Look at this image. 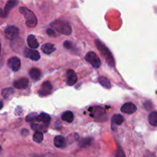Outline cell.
I'll use <instances>...</instances> for the list:
<instances>
[{"label": "cell", "mask_w": 157, "mask_h": 157, "mask_svg": "<svg viewBox=\"0 0 157 157\" xmlns=\"http://www.w3.org/2000/svg\"><path fill=\"white\" fill-rule=\"evenodd\" d=\"M95 44H96L97 48H98V50L100 51V52H101V53L102 54L103 56L105 58L107 64H108L110 67H113V66H114V59H113V57L112 56V54L110 53L109 49L107 48L100 40H95Z\"/></svg>", "instance_id": "6da1fadb"}, {"label": "cell", "mask_w": 157, "mask_h": 157, "mask_svg": "<svg viewBox=\"0 0 157 157\" xmlns=\"http://www.w3.org/2000/svg\"><path fill=\"white\" fill-rule=\"evenodd\" d=\"M19 11L25 18V23L28 27L34 28L36 26L37 23H38V20H37V18L35 14H34V12H32L29 9L25 7L20 8Z\"/></svg>", "instance_id": "7a4b0ae2"}, {"label": "cell", "mask_w": 157, "mask_h": 157, "mask_svg": "<svg viewBox=\"0 0 157 157\" xmlns=\"http://www.w3.org/2000/svg\"><path fill=\"white\" fill-rule=\"evenodd\" d=\"M90 116L98 121H106L107 120V115L105 110L101 107H93L89 109Z\"/></svg>", "instance_id": "3957f363"}, {"label": "cell", "mask_w": 157, "mask_h": 157, "mask_svg": "<svg viewBox=\"0 0 157 157\" xmlns=\"http://www.w3.org/2000/svg\"><path fill=\"white\" fill-rule=\"evenodd\" d=\"M52 26L55 28V29H56L58 32H61L64 35H70L71 32V28L70 25L66 21H57L55 23H53Z\"/></svg>", "instance_id": "277c9868"}, {"label": "cell", "mask_w": 157, "mask_h": 157, "mask_svg": "<svg viewBox=\"0 0 157 157\" xmlns=\"http://www.w3.org/2000/svg\"><path fill=\"white\" fill-rule=\"evenodd\" d=\"M85 60L89 63L90 64H91L94 68H98L101 66V60H100L99 57L97 55L96 53H94V52H89L85 56Z\"/></svg>", "instance_id": "5b68a950"}, {"label": "cell", "mask_w": 157, "mask_h": 157, "mask_svg": "<svg viewBox=\"0 0 157 157\" xmlns=\"http://www.w3.org/2000/svg\"><path fill=\"white\" fill-rule=\"evenodd\" d=\"M4 33L6 38L12 40L18 36V33H19V30H18V28H16L15 26L10 25L6 28Z\"/></svg>", "instance_id": "8992f818"}, {"label": "cell", "mask_w": 157, "mask_h": 157, "mask_svg": "<svg viewBox=\"0 0 157 157\" xmlns=\"http://www.w3.org/2000/svg\"><path fill=\"white\" fill-rule=\"evenodd\" d=\"M52 89H53V87H52V84L49 81H45V82L41 84V87L38 90V94L41 97L47 96V95L50 94L52 93Z\"/></svg>", "instance_id": "52a82bcc"}, {"label": "cell", "mask_w": 157, "mask_h": 157, "mask_svg": "<svg viewBox=\"0 0 157 157\" xmlns=\"http://www.w3.org/2000/svg\"><path fill=\"white\" fill-rule=\"evenodd\" d=\"M8 66L13 71H18L21 67V61L18 57H12L8 61Z\"/></svg>", "instance_id": "ba28073f"}, {"label": "cell", "mask_w": 157, "mask_h": 157, "mask_svg": "<svg viewBox=\"0 0 157 157\" xmlns=\"http://www.w3.org/2000/svg\"><path fill=\"white\" fill-rule=\"evenodd\" d=\"M136 107L133 103L128 102L124 104V105L121 107V111L123 113H127V114H132L134 112H136Z\"/></svg>", "instance_id": "9c48e42d"}, {"label": "cell", "mask_w": 157, "mask_h": 157, "mask_svg": "<svg viewBox=\"0 0 157 157\" xmlns=\"http://www.w3.org/2000/svg\"><path fill=\"white\" fill-rule=\"evenodd\" d=\"M25 56L33 61H38L40 59V54L38 51L34 49H26L25 51Z\"/></svg>", "instance_id": "30bf717a"}, {"label": "cell", "mask_w": 157, "mask_h": 157, "mask_svg": "<svg viewBox=\"0 0 157 157\" xmlns=\"http://www.w3.org/2000/svg\"><path fill=\"white\" fill-rule=\"evenodd\" d=\"M67 84L69 86H73L78 81V77L75 72L72 70H68L67 71Z\"/></svg>", "instance_id": "8fae6325"}, {"label": "cell", "mask_w": 157, "mask_h": 157, "mask_svg": "<svg viewBox=\"0 0 157 157\" xmlns=\"http://www.w3.org/2000/svg\"><path fill=\"white\" fill-rule=\"evenodd\" d=\"M29 81L27 78H20L13 83V86L17 89H25L29 86Z\"/></svg>", "instance_id": "7c38bea8"}, {"label": "cell", "mask_w": 157, "mask_h": 157, "mask_svg": "<svg viewBox=\"0 0 157 157\" xmlns=\"http://www.w3.org/2000/svg\"><path fill=\"white\" fill-rule=\"evenodd\" d=\"M54 144L56 147L60 149L65 148L67 146V143H66V140L62 136H55L54 139Z\"/></svg>", "instance_id": "4fadbf2b"}, {"label": "cell", "mask_w": 157, "mask_h": 157, "mask_svg": "<svg viewBox=\"0 0 157 157\" xmlns=\"http://www.w3.org/2000/svg\"><path fill=\"white\" fill-rule=\"evenodd\" d=\"M35 121H37V122H42L43 124L48 125L51 121V117L48 114H47V113H42L40 115H38Z\"/></svg>", "instance_id": "5bb4252c"}, {"label": "cell", "mask_w": 157, "mask_h": 157, "mask_svg": "<svg viewBox=\"0 0 157 157\" xmlns=\"http://www.w3.org/2000/svg\"><path fill=\"white\" fill-rule=\"evenodd\" d=\"M27 41H28V44H29V47L32 49H36L38 47V45H39L38 41H37V39L35 38V37L33 35H29Z\"/></svg>", "instance_id": "9a60e30c"}, {"label": "cell", "mask_w": 157, "mask_h": 157, "mask_svg": "<svg viewBox=\"0 0 157 157\" xmlns=\"http://www.w3.org/2000/svg\"><path fill=\"white\" fill-rule=\"evenodd\" d=\"M41 50L44 52V54H47V55H50L52 52L55 51V47L54 44H52V43H46V44H43L42 47H41Z\"/></svg>", "instance_id": "2e32d148"}, {"label": "cell", "mask_w": 157, "mask_h": 157, "mask_svg": "<svg viewBox=\"0 0 157 157\" xmlns=\"http://www.w3.org/2000/svg\"><path fill=\"white\" fill-rule=\"evenodd\" d=\"M124 121V118L122 115L121 114H115L113 115V117L111 119L112 122V127H113V126H119L121 124H122V123Z\"/></svg>", "instance_id": "e0dca14e"}, {"label": "cell", "mask_w": 157, "mask_h": 157, "mask_svg": "<svg viewBox=\"0 0 157 157\" xmlns=\"http://www.w3.org/2000/svg\"><path fill=\"white\" fill-rule=\"evenodd\" d=\"M29 75H30V77L33 80L38 81L41 77V72L39 69L34 67V68H32L30 70V71H29Z\"/></svg>", "instance_id": "ac0fdd59"}, {"label": "cell", "mask_w": 157, "mask_h": 157, "mask_svg": "<svg viewBox=\"0 0 157 157\" xmlns=\"http://www.w3.org/2000/svg\"><path fill=\"white\" fill-rule=\"evenodd\" d=\"M61 119L67 123H71L74 120V114L71 111H65L61 115Z\"/></svg>", "instance_id": "d6986e66"}, {"label": "cell", "mask_w": 157, "mask_h": 157, "mask_svg": "<svg viewBox=\"0 0 157 157\" xmlns=\"http://www.w3.org/2000/svg\"><path fill=\"white\" fill-rule=\"evenodd\" d=\"M149 123L153 127H157V111H153L148 117Z\"/></svg>", "instance_id": "ffe728a7"}, {"label": "cell", "mask_w": 157, "mask_h": 157, "mask_svg": "<svg viewBox=\"0 0 157 157\" xmlns=\"http://www.w3.org/2000/svg\"><path fill=\"white\" fill-rule=\"evenodd\" d=\"M18 2L15 1V0H11V1L7 2L6 6H5V10H4V12H6V15H8L9 12V11H10L12 8H14L15 6H16V5H18Z\"/></svg>", "instance_id": "44dd1931"}, {"label": "cell", "mask_w": 157, "mask_h": 157, "mask_svg": "<svg viewBox=\"0 0 157 157\" xmlns=\"http://www.w3.org/2000/svg\"><path fill=\"white\" fill-rule=\"evenodd\" d=\"M14 92H15V90H14V89L12 87H7V88L3 89L2 91V95L3 96V98L6 99V98L12 96L14 94Z\"/></svg>", "instance_id": "7402d4cb"}, {"label": "cell", "mask_w": 157, "mask_h": 157, "mask_svg": "<svg viewBox=\"0 0 157 157\" xmlns=\"http://www.w3.org/2000/svg\"><path fill=\"white\" fill-rule=\"evenodd\" d=\"M99 82L100 84H101V85L103 86V87H104L105 88H110V81H109L107 78H104V77H101V78H99Z\"/></svg>", "instance_id": "603a6c76"}, {"label": "cell", "mask_w": 157, "mask_h": 157, "mask_svg": "<svg viewBox=\"0 0 157 157\" xmlns=\"http://www.w3.org/2000/svg\"><path fill=\"white\" fill-rule=\"evenodd\" d=\"M43 139H44V135H43V133L41 132H36L33 135V140L35 142L38 143V144L41 143Z\"/></svg>", "instance_id": "cb8c5ba5"}, {"label": "cell", "mask_w": 157, "mask_h": 157, "mask_svg": "<svg viewBox=\"0 0 157 157\" xmlns=\"http://www.w3.org/2000/svg\"><path fill=\"white\" fill-rule=\"evenodd\" d=\"M32 127V129L33 130H36V132H41L46 131V129H47V126H43V125H38V124H32L31 125Z\"/></svg>", "instance_id": "d4e9b609"}, {"label": "cell", "mask_w": 157, "mask_h": 157, "mask_svg": "<svg viewBox=\"0 0 157 157\" xmlns=\"http://www.w3.org/2000/svg\"><path fill=\"white\" fill-rule=\"evenodd\" d=\"M91 140H92L90 138H87V139H84L81 141L80 143V146L81 147H88L90 144H91Z\"/></svg>", "instance_id": "484cf974"}, {"label": "cell", "mask_w": 157, "mask_h": 157, "mask_svg": "<svg viewBox=\"0 0 157 157\" xmlns=\"http://www.w3.org/2000/svg\"><path fill=\"white\" fill-rule=\"evenodd\" d=\"M38 115H37L35 113H32L31 114H29L26 117V121H29V122H33L35 121L36 118L38 117Z\"/></svg>", "instance_id": "4316f807"}, {"label": "cell", "mask_w": 157, "mask_h": 157, "mask_svg": "<svg viewBox=\"0 0 157 157\" xmlns=\"http://www.w3.org/2000/svg\"><path fill=\"white\" fill-rule=\"evenodd\" d=\"M116 157H126L125 153H124V150H123V149L121 148L120 146H118L117 150Z\"/></svg>", "instance_id": "83f0119b"}, {"label": "cell", "mask_w": 157, "mask_h": 157, "mask_svg": "<svg viewBox=\"0 0 157 157\" xmlns=\"http://www.w3.org/2000/svg\"><path fill=\"white\" fill-rule=\"evenodd\" d=\"M47 33L49 35H51V36H55V31H53L52 29H48V30L47 31Z\"/></svg>", "instance_id": "f1b7e54d"}, {"label": "cell", "mask_w": 157, "mask_h": 157, "mask_svg": "<svg viewBox=\"0 0 157 157\" xmlns=\"http://www.w3.org/2000/svg\"><path fill=\"white\" fill-rule=\"evenodd\" d=\"M144 157H156V156H154V154L150 153V152H147V153H145V155H144Z\"/></svg>", "instance_id": "f546056e"}, {"label": "cell", "mask_w": 157, "mask_h": 157, "mask_svg": "<svg viewBox=\"0 0 157 157\" xmlns=\"http://www.w3.org/2000/svg\"><path fill=\"white\" fill-rule=\"evenodd\" d=\"M0 16L2 17V18H5V17L7 16V15L6 14V12L2 10V9H0Z\"/></svg>", "instance_id": "4dcf8cb0"}, {"label": "cell", "mask_w": 157, "mask_h": 157, "mask_svg": "<svg viewBox=\"0 0 157 157\" xmlns=\"http://www.w3.org/2000/svg\"><path fill=\"white\" fill-rule=\"evenodd\" d=\"M64 46L66 48H71V44L69 41H64Z\"/></svg>", "instance_id": "1f68e13d"}, {"label": "cell", "mask_w": 157, "mask_h": 157, "mask_svg": "<svg viewBox=\"0 0 157 157\" xmlns=\"http://www.w3.org/2000/svg\"><path fill=\"white\" fill-rule=\"evenodd\" d=\"M21 133H22L23 136H27V135L29 134V131H28L27 130H25V129H24V130H22V131H21Z\"/></svg>", "instance_id": "d6a6232c"}, {"label": "cell", "mask_w": 157, "mask_h": 157, "mask_svg": "<svg viewBox=\"0 0 157 157\" xmlns=\"http://www.w3.org/2000/svg\"><path fill=\"white\" fill-rule=\"evenodd\" d=\"M2 107H3V104H2V101H0V110H1Z\"/></svg>", "instance_id": "836d02e7"}, {"label": "cell", "mask_w": 157, "mask_h": 157, "mask_svg": "<svg viewBox=\"0 0 157 157\" xmlns=\"http://www.w3.org/2000/svg\"><path fill=\"white\" fill-rule=\"evenodd\" d=\"M0 55H1V43H0Z\"/></svg>", "instance_id": "e575fe53"}, {"label": "cell", "mask_w": 157, "mask_h": 157, "mask_svg": "<svg viewBox=\"0 0 157 157\" xmlns=\"http://www.w3.org/2000/svg\"><path fill=\"white\" fill-rule=\"evenodd\" d=\"M2 150V147H1V146H0V151H1Z\"/></svg>", "instance_id": "d590c367"}]
</instances>
